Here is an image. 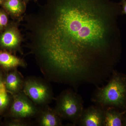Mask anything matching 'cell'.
Listing matches in <instances>:
<instances>
[{
  "mask_svg": "<svg viewBox=\"0 0 126 126\" xmlns=\"http://www.w3.org/2000/svg\"><path fill=\"white\" fill-rule=\"evenodd\" d=\"M122 6L123 11L122 13L123 14L126 15V0H123L122 2Z\"/></svg>",
  "mask_w": 126,
  "mask_h": 126,
  "instance_id": "obj_17",
  "label": "cell"
},
{
  "mask_svg": "<svg viewBox=\"0 0 126 126\" xmlns=\"http://www.w3.org/2000/svg\"><path fill=\"white\" fill-rule=\"evenodd\" d=\"M122 126H126V115L124 116L122 122Z\"/></svg>",
  "mask_w": 126,
  "mask_h": 126,
  "instance_id": "obj_18",
  "label": "cell"
},
{
  "mask_svg": "<svg viewBox=\"0 0 126 126\" xmlns=\"http://www.w3.org/2000/svg\"><path fill=\"white\" fill-rule=\"evenodd\" d=\"M2 124L6 126H31L35 125V123L31 120L6 118Z\"/></svg>",
  "mask_w": 126,
  "mask_h": 126,
  "instance_id": "obj_14",
  "label": "cell"
},
{
  "mask_svg": "<svg viewBox=\"0 0 126 126\" xmlns=\"http://www.w3.org/2000/svg\"><path fill=\"white\" fill-rule=\"evenodd\" d=\"M26 63L23 59L10 52L0 50V68L5 72L17 68L18 67L26 68Z\"/></svg>",
  "mask_w": 126,
  "mask_h": 126,
  "instance_id": "obj_10",
  "label": "cell"
},
{
  "mask_svg": "<svg viewBox=\"0 0 126 126\" xmlns=\"http://www.w3.org/2000/svg\"><path fill=\"white\" fill-rule=\"evenodd\" d=\"M96 105L126 110V75L114 71L108 83L97 89L92 98Z\"/></svg>",
  "mask_w": 126,
  "mask_h": 126,
  "instance_id": "obj_2",
  "label": "cell"
},
{
  "mask_svg": "<svg viewBox=\"0 0 126 126\" xmlns=\"http://www.w3.org/2000/svg\"><path fill=\"white\" fill-rule=\"evenodd\" d=\"M26 4L24 0H5L1 5L12 18L21 21L26 10Z\"/></svg>",
  "mask_w": 126,
  "mask_h": 126,
  "instance_id": "obj_11",
  "label": "cell"
},
{
  "mask_svg": "<svg viewBox=\"0 0 126 126\" xmlns=\"http://www.w3.org/2000/svg\"><path fill=\"white\" fill-rule=\"evenodd\" d=\"M20 21L10 23L0 32V50L13 54L18 52L23 54L21 45L24 40L18 26Z\"/></svg>",
  "mask_w": 126,
  "mask_h": 126,
  "instance_id": "obj_6",
  "label": "cell"
},
{
  "mask_svg": "<svg viewBox=\"0 0 126 126\" xmlns=\"http://www.w3.org/2000/svg\"><path fill=\"white\" fill-rule=\"evenodd\" d=\"M117 9L110 0H46L24 16L26 46L43 75L55 76L107 58L115 40Z\"/></svg>",
  "mask_w": 126,
  "mask_h": 126,
  "instance_id": "obj_1",
  "label": "cell"
},
{
  "mask_svg": "<svg viewBox=\"0 0 126 126\" xmlns=\"http://www.w3.org/2000/svg\"><path fill=\"white\" fill-rule=\"evenodd\" d=\"M4 0H0V5H1L2 4V2Z\"/></svg>",
  "mask_w": 126,
  "mask_h": 126,
  "instance_id": "obj_20",
  "label": "cell"
},
{
  "mask_svg": "<svg viewBox=\"0 0 126 126\" xmlns=\"http://www.w3.org/2000/svg\"><path fill=\"white\" fill-rule=\"evenodd\" d=\"M5 72L0 68V92H6L4 83V78Z\"/></svg>",
  "mask_w": 126,
  "mask_h": 126,
  "instance_id": "obj_16",
  "label": "cell"
},
{
  "mask_svg": "<svg viewBox=\"0 0 126 126\" xmlns=\"http://www.w3.org/2000/svg\"><path fill=\"white\" fill-rule=\"evenodd\" d=\"M105 109L91 106L84 109L77 125L82 126H104Z\"/></svg>",
  "mask_w": 126,
  "mask_h": 126,
  "instance_id": "obj_7",
  "label": "cell"
},
{
  "mask_svg": "<svg viewBox=\"0 0 126 126\" xmlns=\"http://www.w3.org/2000/svg\"><path fill=\"white\" fill-rule=\"evenodd\" d=\"M25 79L17 68L5 72L4 83L6 92L14 95L22 92L24 85Z\"/></svg>",
  "mask_w": 126,
  "mask_h": 126,
  "instance_id": "obj_9",
  "label": "cell"
},
{
  "mask_svg": "<svg viewBox=\"0 0 126 126\" xmlns=\"http://www.w3.org/2000/svg\"><path fill=\"white\" fill-rule=\"evenodd\" d=\"M30 0H24V1L26 3V4H27V3H28ZM33 0L35 2H37L38 0Z\"/></svg>",
  "mask_w": 126,
  "mask_h": 126,
  "instance_id": "obj_19",
  "label": "cell"
},
{
  "mask_svg": "<svg viewBox=\"0 0 126 126\" xmlns=\"http://www.w3.org/2000/svg\"><path fill=\"white\" fill-rule=\"evenodd\" d=\"M54 109L63 120L77 125L84 109L81 96L70 89L63 90L56 98Z\"/></svg>",
  "mask_w": 126,
  "mask_h": 126,
  "instance_id": "obj_3",
  "label": "cell"
},
{
  "mask_svg": "<svg viewBox=\"0 0 126 126\" xmlns=\"http://www.w3.org/2000/svg\"><path fill=\"white\" fill-rule=\"evenodd\" d=\"M12 95L6 92H0V117L4 116L12 101Z\"/></svg>",
  "mask_w": 126,
  "mask_h": 126,
  "instance_id": "obj_13",
  "label": "cell"
},
{
  "mask_svg": "<svg viewBox=\"0 0 126 126\" xmlns=\"http://www.w3.org/2000/svg\"><path fill=\"white\" fill-rule=\"evenodd\" d=\"M9 15L4 9H0V32L9 25Z\"/></svg>",
  "mask_w": 126,
  "mask_h": 126,
  "instance_id": "obj_15",
  "label": "cell"
},
{
  "mask_svg": "<svg viewBox=\"0 0 126 126\" xmlns=\"http://www.w3.org/2000/svg\"><path fill=\"white\" fill-rule=\"evenodd\" d=\"M23 91L39 108L48 105L55 99L49 81L40 77L29 76L26 78Z\"/></svg>",
  "mask_w": 126,
  "mask_h": 126,
  "instance_id": "obj_4",
  "label": "cell"
},
{
  "mask_svg": "<svg viewBox=\"0 0 126 126\" xmlns=\"http://www.w3.org/2000/svg\"><path fill=\"white\" fill-rule=\"evenodd\" d=\"M34 121L35 125L39 126H61L63 119L57 113L54 108L47 105L40 108L38 115Z\"/></svg>",
  "mask_w": 126,
  "mask_h": 126,
  "instance_id": "obj_8",
  "label": "cell"
},
{
  "mask_svg": "<svg viewBox=\"0 0 126 126\" xmlns=\"http://www.w3.org/2000/svg\"><path fill=\"white\" fill-rule=\"evenodd\" d=\"M126 110L120 112L113 107L105 109V123L104 126H122L124 115Z\"/></svg>",
  "mask_w": 126,
  "mask_h": 126,
  "instance_id": "obj_12",
  "label": "cell"
},
{
  "mask_svg": "<svg viewBox=\"0 0 126 126\" xmlns=\"http://www.w3.org/2000/svg\"><path fill=\"white\" fill-rule=\"evenodd\" d=\"M40 108L22 91L12 95L11 104L4 117L7 118L31 120L36 117Z\"/></svg>",
  "mask_w": 126,
  "mask_h": 126,
  "instance_id": "obj_5",
  "label": "cell"
}]
</instances>
